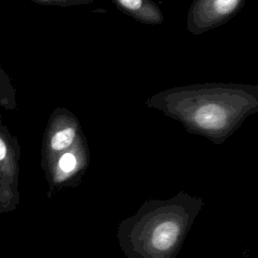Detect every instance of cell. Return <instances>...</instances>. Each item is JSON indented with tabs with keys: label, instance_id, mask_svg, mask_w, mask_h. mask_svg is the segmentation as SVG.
<instances>
[{
	"label": "cell",
	"instance_id": "6da1fadb",
	"mask_svg": "<svg viewBox=\"0 0 258 258\" xmlns=\"http://www.w3.org/2000/svg\"><path fill=\"white\" fill-rule=\"evenodd\" d=\"M179 122L190 134L221 144L258 112V86L234 83H201L173 87L145 101Z\"/></svg>",
	"mask_w": 258,
	"mask_h": 258
},
{
	"label": "cell",
	"instance_id": "7a4b0ae2",
	"mask_svg": "<svg viewBox=\"0 0 258 258\" xmlns=\"http://www.w3.org/2000/svg\"><path fill=\"white\" fill-rule=\"evenodd\" d=\"M203 201L179 194L145 203L122 222L120 245L129 258H175Z\"/></svg>",
	"mask_w": 258,
	"mask_h": 258
},
{
	"label": "cell",
	"instance_id": "3957f363",
	"mask_svg": "<svg viewBox=\"0 0 258 258\" xmlns=\"http://www.w3.org/2000/svg\"><path fill=\"white\" fill-rule=\"evenodd\" d=\"M83 133L78 117L67 108L57 107L49 116L42 139V166L70 148Z\"/></svg>",
	"mask_w": 258,
	"mask_h": 258
},
{
	"label": "cell",
	"instance_id": "277c9868",
	"mask_svg": "<svg viewBox=\"0 0 258 258\" xmlns=\"http://www.w3.org/2000/svg\"><path fill=\"white\" fill-rule=\"evenodd\" d=\"M19 158L17 139L0 122V212L14 210L19 202Z\"/></svg>",
	"mask_w": 258,
	"mask_h": 258
},
{
	"label": "cell",
	"instance_id": "5b68a950",
	"mask_svg": "<svg viewBox=\"0 0 258 258\" xmlns=\"http://www.w3.org/2000/svg\"><path fill=\"white\" fill-rule=\"evenodd\" d=\"M246 0H194L186 16V29L192 35L217 28L240 12Z\"/></svg>",
	"mask_w": 258,
	"mask_h": 258
},
{
	"label": "cell",
	"instance_id": "8992f818",
	"mask_svg": "<svg viewBox=\"0 0 258 258\" xmlns=\"http://www.w3.org/2000/svg\"><path fill=\"white\" fill-rule=\"evenodd\" d=\"M89 159L87 139L82 133L74 144L58 154L46 167L54 180L61 181L66 176L77 173L84 169Z\"/></svg>",
	"mask_w": 258,
	"mask_h": 258
},
{
	"label": "cell",
	"instance_id": "52a82bcc",
	"mask_svg": "<svg viewBox=\"0 0 258 258\" xmlns=\"http://www.w3.org/2000/svg\"><path fill=\"white\" fill-rule=\"evenodd\" d=\"M124 14L147 25H158L164 20L163 13L153 0H111Z\"/></svg>",
	"mask_w": 258,
	"mask_h": 258
},
{
	"label": "cell",
	"instance_id": "ba28073f",
	"mask_svg": "<svg viewBox=\"0 0 258 258\" xmlns=\"http://www.w3.org/2000/svg\"><path fill=\"white\" fill-rule=\"evenodd\" d=\"M40 5H52L60 7H69L76 5H87L93 3L94 0H30Z\"/></svg>",
	"mask_w": 258,
	"mask_h": 258
}]
</instances>
